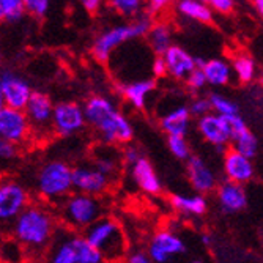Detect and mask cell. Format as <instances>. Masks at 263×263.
Instances as JSON below:
<instances>
[{
  "mask_svg": "<svg viewBox=\"0 0 263 263\" xmlns=\"http://www.w3.org/2000/svg\"><path fill=\"white\" fill-rule=\"evenodd\" d=\"M85 126V117L81 104L71 101H62L59 104H54L51 129L55 134L62 137H69L81 133Z\"/></svg>",
  "mask_w": 263,
  "mask_h": 263,
  "instance_id": "obj_9",
  "label": "cell"
},
{
  "mask_svg": "<svg viewBox=\"0 0 263 263\" xmlns=\"http://www.w3.org/2000/svg\"><path fill=\"white\" fill-rule=\"evenodd\" d=\"M177 0H145V8H147V14L150 17L164 13L169 7L175 5Z\"/></svg>",
  "mask_w": 263,
  "mask_h": 263,
  "instance_id": "obj_37",
  "label": "cell"
},
{
  "mask_svg": "<svg viewBox=\"0 0 263 263\" xmlns=\"http://www.w3.org/2000/svg\"><path fill=\"white\" fill-rule=\"evenodd\" d=\"M191 114L187 110V106L177 104L165 110L159 120L161 129L167 134V137H186L191 129Z\"/></svg>",
  "mask_w": 263,
  "mask_h": 263,
  "instance_id": "obj_21",
  "label": "cell"
},
{
  "mask_svg": "<svg viewBox=\"0 0 263 263\" xmlns=\"http://www.w3.org/2000/svg\"><path fill=\"white\" fill-rule=\"evenodd\" d=\"M172 208L187 218H200L208 210L206 197L202 194H174L171 197Z\"/></svg>",
  "mask_w": 263,
  "mask_h": 263,
  "instance_id": "obj_24",
  "label": "cell"
},
{
  "mask_svg": "<svg viewBox=\"0 0 263 263\" xmlns=\"http://www.w3.org/2000/svg\"><path fill=\"white\" fill-rule=\"evenodd\" d=\"M152 24L153 19L147 13H142L126 24H120V26H114L103 30L91 44L93 57L101 63L107 62L118 47L134 40L145 38Z\"/></svg>",
  "mask_w": 263,
  "mask_h": 263,
  "instance_id": "obj_4",
  "label": "cell"
},
{
  "mask_svg": "<svg viewBox=\"0 0 263 263\" xmlns=\"http://www.w3.org/2000/svg\"><path fill=\"white\" fill-rule=\"evenodd\" d=\"M32 203L30 191L19 180L0 178V232L10 233L13 222Z\"/></svg>",
  "mask_w": 263,
  "mask_h": 263,
  "instance_id": "obj_8",
  "label": "cell"
},
{
  "mask_svg": "<svg viewBox=\"0 0 263 263\" xmlns=\"http://www.w3.org/2000/svg\"><path fill=\"white\" fill-rule=\"evenodd\" d=\"M186 85L191 91H200L206 87V81H205V76L202 73V69L196 68L193 73H191L187 78H186Z\"/></svg>",
  "mask_w": 263,
  "mask_h": 263,
  "instance_id": "obj_38",
  "label": "cell"
},
{
  "mask_svg": "<svg viewBox=\"0 0 263 263\" xmlns=\"http://www.w3.org/2000/svg\"><path fill=\"white\" fill-rule=\"evenodd\" d=\"M120 263H153V261L145 251H133V252H126V255Z\"/></svg>",
  "mask_w": 263,
  "mask_h": 263,
  "instance_id": "obj_41",
  "label": "cell"
},
{
  "mask_svg": "<svg viewBox=\"0 0 263 263\" xmlns=\"http://www.w3.org/2000/svg\"><path fill=\"white\" fill-rule=\"evenodd\" d=\"M129 169H131L133 181L137 184V187L140 191H143V193H147L150 196H156L162 191L161 178L158 177L152 162L143 155L134 164L129 165Z\"/></svg>",
  "mask_w": 263,
  "mask_h": 263,
  "instance_id": "obj_20",
  "label": "cell"
},
{
  "mask_svg": "<svg viewBox=\"0 0 263 263\" xmlns=\"http://www.w3.org/2000/svg\"><path fill=\"white\" fill-rule=\"evenodd\" d=\"M218 203L224 213L233 214L240 213L248 205V194L246 189L241 184H236L232 181H224L218 187Z\"/></svg>",
  "mask_w": 263,
  "mask_h": 263,
  "instance_id": "obj_22",
  "label": "cell"
},
{
  "mask_svg": "<svg viewBox=\"0 0 263 263\" xmlns=\"http://www.w3.org/2000/svg\"><path fill=\"white\" fill-rule=\"evenodd\" d=\"M145 252L153 263H169L172 258L186 252V243L177 232L161 229L152 236Z\"/></svg>",
  "mask_w": 263,
  "mask_h": 263,
  "instance_id": "obj_10",
  "label": "cell"
},
{
  "mask_svg": "<svg viewBox=\"0 0 263 263\" xmlns=\"http://www.w3.org/2000/svg\"><path fill=\"white\" fill-rule=\"evenodd\" d=\"M35 189L44 202H62L73 193V167L60 159L44 162L35 175Z\"/></svg>",
  "mask_w": 263,
  "mask_h": 263,
  "instance_id": "obj_6",
  "label": "cell"
},
{
  "mask_svg": "<svg viewBox=\"0 0 263 263\" xmlns=\"http://www.w3.org/2000/svg\"><path fill=\"white\" fill-rule=\"evenodd\" d=\"M82 110L85 125L95 129L104 145H128L133 140V123L125 114L120 112L110 98L103 97V95H95L85 101Z\"/></svg>",
  "mask_w": 263,
  "mask_h": 263,
  "instance_id": "obj_2",
  "label": "cell"
},
{
  "mask_svg": "<svg viewBox=\"0 0 263 263\" xmlns=\"http://www.w3.org/2000/svg\"><path fill=\"white\" fill-rule=\"evenodd\" d=\"M120 155H122V162L126 164L128 167H129L131 164H134V162L142 156V153H140L136 147H131V145H126Z\"/></svg>",
  "mask_w": 263,
  "mask_h": 263,
  "instance_id": "obj_43",
  "label": "cell"
},
{
  "mask_svg": "<svg viewBox=\"0 0 263 263\" xmlns=\"http://www.w3.org/2000/svg\"><path fill=\"white\" fill-rule=\"evenodd\" d=\"M110 180L93 164H81L73 169V189L76 193L100 197L109 189Z\"/></svg>",
  "mask_w": 263,
  "mask_h": 263,
  "instance_id": "obj_12",
  "label": "cell"
},
{
  "mask_svg": "<svg viewBox=\"0 0 263 263\" xmlns=\"http://www.w3.org/2000/svg\"><path fill=\"white\" fill-rule=\"evenodd\" d=\"M30 133L32 129L24 110L8 106L0 107V139L19 147L21 143L27 142Z\"/></svg>",
  "mask_w": 263,
  "mask_h": 263,
  "instance_id": "obj_11",
  "label": "cell"
},
{
  "mask_svg": "<svg viewBox=\"0 0 263 263\" xmlns=\"http://www.w3.org/2000/svg\"><path fill=\"white\" fill-rule=\"evenodd\" d=\"M202 73L205 76L206 85H213V87H226L233 79L230 63L219 57L205 60L202 66Z\"/></svg>",
  "mask_w": 263,
  "mask_h": 263,
  "instance_id": "obj_25",
  "label": "cell"
},
{
  "mask_svg": "<svg viewBox=\"0 0 263 263\" xmlns=\"http://www.w3.org/2000/svg\"><path fill=\"white\" fill-rule=\"evenodd\" d=\"M175 11L187 21H194L200 24L211 22L214 16L211 8L205 2H200V0H177Z\"/></svg>",
  "mask_w": 263,
  "mask_h": 263,
  "instance_id": "obj_26",
  "label": "cell"
},
{
  "mask_svg": "<svg viewBox=\"0 0 263 263\" xmlns=\"http://www.w3.org/2000/svg\"><path fill=\"white\" fill-rule=\"evenodd\" d=\"M186 175L197 194H208L216 189L218 177L211 169V165L200 156H191L186 161Z\"/></svg>",
  "mask_w": 263,
  "mask_h": 263,
  "instance_id": "obj_15",
  "label": "cell"
},
{
  "mask_svg": "<svg viewBox=\"0 0 263 263\" xmlns=\"http://www.w3.org/2000/svg\"><path fill=\"white\" fill-rule=\"evenodd\" d=\"M84 238L106 263H120L128 252V241L122 226L107 216H101L87 227Z\"/></svg>",
  "mask_w": 263,
  "mask_h": 263,
  "instance_id": "obj_5",
  "label": "cell"
},
{
  "mask_svg": "<svg viewBox=\"0 0 263 263\" xmlns=\"http://www.w3.org/2000/svg\"><path fill=\"white\" fill-rule=\"evenodd\" d=\"M232 73L238 82L251 84L257 79V63L248 54H238L233 57L232 63Z\"/></svg>",
  "mask_w": 263,
  "mask_h": 263,
  "instance_id": "obj_29",
  "label": "cell"
},
{
  "mask_svg": "<svg viewBox=\"0 0 263 263\" xmlns=\"http://www.w3.org/2000/svg\"><path fill=\"white\" fill-rule=\"evenodd\" d=\"M167 76L174 81H186V78L196 69V60L194 55L187 52L183 46L172 44L162 55Z\"/></svg>",
  "mask_w": 263,
  "mask_h": 263,
  "instance_id": "obj_17",
  "label": "cell"
},
{
  "mask_svg": "<svg viewBox=\"0 0 263 263\" xmlns=\"http://www.w3.org/2000/svg\"><path fill=\"white\" fill-rule=\"evenodd\" d=\"M193 263H202L200 260H196V261H193Z\"/></svg>",
  "mask_w": 263,
  "mask_h": 263,
  "instance_id": "obj_48",
  "label": "cell"
},
{
  "mask_svg": "<svg viewBox=\"0 0 263 263\" xmlns=\"http://www.w3.org/2000/svg\"><path fill=\"white\" fill-rule=\"evenodd\" d=\"M145 38H147L150 51L155 55L162 57L164 52L174 44V27H172V24L167 22V21H158V22L153 21L152 27L147 32Z\"/></svg>",
  "mask_w": 263,
  "mask_h": 263,
  "instance_id": "obj_23",
  "label": "cell"
},
{
  "mask_svg": "<svg viewBox=\"0 0 263 263\" xmlns=\"http://www.w3.org/2000/svg\"><path fill=\"white\" fill-rule=\"evenodd\" d=\"M120 164H122V155L118 153L112 145H104V148L97 150L95 158H93V165L97 167L103 175H106L109 180L118 172Z\"/></svg>",
  "mask_w": 263,
  "mask_h": 263,
  "instance_id": "obj_27",
  "label": "cell"
},
{
  "mask_svg": "<svg viewBox=\"0 0 263 263\" xmlns=\"http://www.w3.org/2000/svg\"><path fill=\"white\" fill-rule=\"evenodd\" d=\"M24 255L26 252L16 240L11 236H4L0 241V263H22Z\"/></svg>",
  "mask_w": 263,
  "mask_h": 263,
  "instance_id": "obj_31",
  "label": "cell"
},
{
  "mask_svg": "<svg viewBox=\"0 0 263 263\" xmlns=\"http://www.w3.org/2000/svg\"><path fill=\"white\" fill-rule=\"evenodd\" d=\"M107 2L114 11L129 19L142 14V10L145 8V0H107Z\"/></svg>",
  "mask_w": 263,
  "mask_h": 263,
  "instance_id": "obj_32",
  "label": "cell"
},
{
  "mask_svg": "<svg viewBox=\"0 0 263 263\" xmlns=\"http://www.w3.org/2000/svg\"><path fill=\"white\" fill-rule=\"evenodd\" d=\"M117 90L131 107H134L137 110H143L148 104L152 93L156 90V81L148 79V78H142V79H136V81L120 82Z\"/></svg>",
  "mask_w": 263,
  "mask_h": 263,
  "instance_id": "obj_19",
  "label": "cell"
},
{
  "mask_svg": "<svg viewBox=\"0 0 263 263\" xmlns=\"http://www.w3.org/2000/svg\"><path fill=\"white\" fill-rule=\"evenodd\" d=\"M0 84H2L5 106L24 110L30 95L33 93L30 84L14 71H4L0 74Z\"/></svg>",
  "mask_w": 263,
  "mask_h": 263,
  "instance_id": "obj_13",
  "label": "cell"
},
{
  "mask_svg": "<svg viewBox=\"0 0 263 263\" xmlns=\"http://www.w3.org/2000/svg\"><path fill=\"white\" fill-rule=\"evenodd\" d=\"M55 213L44 203H30L10 229V236L19 243L26 255H43L59 230Z\"/></svg>",
  "mask_w": 263,
  "mask_h": 263,
  "instance_id": "obj_1",
  "label": "cell"
},
{
  "mask_svg": "<svg viewBox=\"0 0 263 263\" xmlns=\"http://www.w3.org/2000/svg\"><path fill=\"white\" fill-rule=\"evenodd\" d=\"M230 143H232V150H235L236 153H240L249 159H254L258 153V139L248 126L236 131L232 136Z\"/></svg>",
  "mask_w": 263,
  "mask_h": 263,
  "instance_id": "obj_28",
  "label": "cell"
},
{
  "mask_svg": "<svg viewBox=\"0 0 263 263\" xmlns=\"http://www.w3.org/2000/svg\"><path fill=\"white\" fill-rule=\"evenodd\" d=\"M167 147H169V152L180 161H187L193 153H191V145L186 140V137H167Z\"/></svg>",
  "mask_w": 263,
  "mask_h": 263,
  "instance_id": "obj_34",
  "label": "cell"
},
{
  "mask_svg": "<svg viewBox=\"0 0 263 263\" xmlns=\"http://www.w3.org/2000/svg\"><path fill=\"white\" fill-rule=\"evenodd\" d=\"M81 4L87 11L95 13V11H98L101 8V5L104 4V0H81Z\"/></svg>",
  "mask_w": 263,
  "mask_h": 263,
  "instance_id": "obj_44",
  "label": "cell"
},
{
  "mask_svg": "<svg viewBox=\"0 0 263 263\" xmlns=\"http://www.w3.org/2000/svg\"><path fill=\"white\" fill-rule=\"evenodd\" d=\"M200 2H205V4H206V0H200Z\"/></svg>",
  "mask_w": 263,
  "mask_h": 263,
  "instance_id": "obj_49",
  "label": "cell"
},
{
  "mask_svg": "<svg viewBox=\"0 0 263 263\" xmlns=\"http://www.w3.org/2000/svg\"><path fill=\"white\" fill-rule=\"evenodd\" d=\"M235 4L236 0H206V5L211 11L219 14H230L235 10Z\"/></svg>",
  "mask_w": 263,
  "mask_h": 263,
  "instance_id": "obj_40",
  "label": "cell"
},
{
  "mask_svg": "<svg viewBox=\"0 0 263 263\" xmlns=\"http://www.w3.org/2000/svg\"><path fill=\"white\" fill-rule=\"evenodd\" d=\"M5 106V101H4V91H2V84H0V107Z\"/></svg>",
  "mask_w": 263,
  "mask_h": 263,
  "instance_id": "obj_47",
  "label": "cell"
},
{
  "mask_svg": "<svg viewBox=\"0 0 263 263\" xmlns=\"http://www.w3.org/2000/svg\"><path fill=\"white\" fill-rule=\"evenodd\" d=\"M52 110H54V101L51 100L49 95L43 91H33L30 98L24 107L30 129L35 131H44L51 128L52 120Z\"/></svg>",
  "mask_w": 263,
  "mask_h": 263,
  "instance_id": "obj_14",
  "label": "cell"
},
{
  "mask_svg": "<svg viewBox=\"0 0 263 263\" xmlns=\"http://www.w3.org/2000/svg\"><path fill=\"white\" fill-rule=\"evenodd\" d=\"M17 150L19 148H17V145H14V143L0 139V164H7V162L14 161L17 156Z\"/></svg>",
  "mask_w": 263,
  "mask_h": 263,
  "instance_id": "obj_39",
  "label": "cell"
},
{
  "mask_svg": "<svg viewBox=\"0 0 263 263\" xmlns=\"http://www.w3.org/2000/svg\"><path fill=\"white\" fill-rule=\"evenodd\" d=\"M22 5H24L26 14L41 19L47 14V11H49L51 0H22Z\"/></svg>",
  "mask_w": 263,
  "mask_h": 263,
  "instance_id": "obj_35",
  "label": "cell"
},
{
  "mask_svg": "<svg viewBox=\"0 0 263 263\" xmlns=\"http://www.w3.org/2000/svg\"><path fill=\"white\" fill-rule=\"evenodd\" d=\"M202 243H203L205 246H211L213 238H211V235H210V233H203V235H202Z\"/></svg>",
  "mask_w": 263,
  "mask_h": 263,
  "instance_id": "obj_46",
  "label": "cell"
},
{
  "mask_svg": "<svg viewBox=\"0 0 263 263\" xmlns=\"http://www.w3.org/2000/svg\"><path fill=\"white\" fill-rule=\"evenodd\" d=\"M44 263H106L79 232L59 227L44 252Z\"/></svg>",
  "mask_w": 263,
  "mask_h": 263,
  "instance_id": "obj_3",
  "label": "cell"
},
{
  "mask_svg": "<svg viewBox=\"0 0 263 263\" xmlns=\"http://www.w3.org/2000/svg\"><path fill=\"white\" fill-rule=\"evenodd\" d=\"M222 169L227 181L245 186L255 177V165L252 159L236 153L235 150H227L222 161Z\"/></svg>",
  "mask_w": 263,
  "mask_h": 263,
  "instance_id": "obj_18",
  "label": "cell"
},
{
  "mask_svg": "<svg viewBox=\"0 0 263 263\" xmlns=\"http://www.w3.org/2000/svg\"><path fill=\"white\" fill-rule=\"evenodd\" d=\"M252 5H254L255 11L261 16L263 14V0H252Z\"/></svg>",
  "mask_w": 263,
  "mask_h": 263,
  "instance_id": "obj_45",
  "label": "cell"
},
{
  "mask_svg": "<svg viewBox=\"0 0 263 263\" xmlns=\"http://www.w3.org/2000/svg\"><path fill=\"white\" fill-rule=\"evenodd\" d=\"M150 69H152V74L155 76V81L159 79V78L167 76V69H165V63H164V59L162 57L155 55V59L152 60Z\"/></svg>",
  "mask_w": 263,
  "mask_h": 263,
  "instance_id": "obj_42",
  "label": "cell"
},
{
  "mask_svg": "<svg viewBox=\"0 0 263 263\" xmlns=\"http://www.w3.org/2000/svg\"><path fill=\"white\" fill-rule=\"evenodd\" d=\"M55 216L69 230H85L103 216V203L98 197L71 193L57 203Z\"/></svg>",
  "mask_w": 263,
  "mask_h": 263,
  "instance_id": "obj_7",
  "label": "cell"
},
{
  "mask_svg": "<svg viewBox=\"0 0 263 263\" xmlns=\"http://www.w3.org/2000/svg\"><path fill=\"white\" fill-rule=\"evenodd\" d=\"M208 101H210V107L211 112L216 114L219 117H230L235 114H240V109H238V104L227 95L222 93H210L208 95Z\"/></svg>",
  "mask_w": 263,
  "mask_h": 263,
  "instance_id": "obj_30",
  "label": "cell"
},
{
  "mask_svg": "<svg viewBox=\"0 0 263 263\" xmlns=\"http://www.w3.org/2000/svg\"><path fill=\"white\" fill-rule=\"evenodd\" d=\"M197 129L200 136L216 148H226L230 145V128L226 117H219L216 114H206L197 120Z\"/></svg>",
  "mask_w": 263,
  "mask_h": 263,
  "instance_id": "obj_16",
  "label": "cell"
},
{
  "mask_svg": "<svg viewBox=\"0 0 263 263\" xmlns=\"http://www.w3.org/2000/svg\"><path fill=\"white\" fill-rule=\"evenodd\" d=\"M24 14L22 0H0V22H17Z\"/></svg>",
  "mask_w": 263,
  "mask_h": 263,
  "instance_id": "obj_33",
  "label": "cell"
},
{
  "mask_svg": "<svg viewBox=\"0 0 263 263\" xmlns=\"http://www.w3.org/2000/svg\"><path fill=\"white\" fill-rule=\"evenodd\" d=\"M187 110H189L191 117H197V118L210 114L211 107H210L208 97H196L194 100H191V103L187 106Z\"/></svg>",
  "mask_w": 263,
  "mask_h": 263,
  "instance_id": "obj_36",
  "label": "cell"
}]
</instances>
